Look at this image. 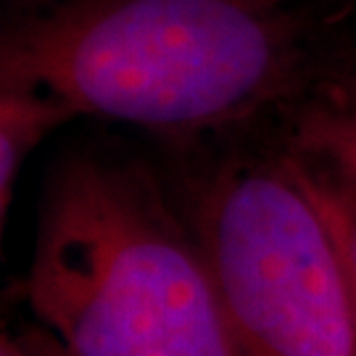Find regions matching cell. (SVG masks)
Here are the masks:
<instances>
[{"instance_id":"obj_6","label":"cell","mask_w":356,"mask_h":356,"mask_svg":"<svg viewBox=\"0 0 356 356\" xmlns=\"http://www.w3.org/2000/svg\"><path fill=\"white\" fill-rule=\"evenodd\" d=\"M0 356H66V351L38 325L24 332H3Z\"/></svg>"},{"instance_id":"obj_4","label":"cell","mask_w":356,"mask_h":356,"mask_svg":"<svg viewBox=\"0 0 356 356\" xmlns=\"http://www.w3.org/2000/svg\"><path fill=\"white\" fill-rule=\"evenodd\" d=\"M280 145L327 216L356 282V72L330 76L285 116Z\"/></svg>"},{"instance_id":"obj_7","label":"cell","mask_w":356,"mask_h":356,"mask_svg":"<svg viewBox=\"0 0 356 356\" xmlns=\"http://www.w3.org/2000/svg\"><path fill=\"white\" fill-rule=\"evenodd\" d=\"M348 275H351V272H348ZM351 280H354V277H351ZM354 288H356V282H354Z\"/></svg>"},{"instance_id":"obj_1","label":"cell","mask_w":356,"mask_h":356,"mask_svg":"<svg viewBox=\"0 0 356 356\" xmlns=\"http://www.w3.org/2000/svg\"><path fill=\"white\" fill-rule=\"evenodd\" d=\"M327 79L285 0H61L0 51V82L177 143L285 119Z\"/></svg>"},{"instance_id":"obj_5","label":"cell","mask_w":356,"mask_h":356,"mask_svg":"<svg viewBox=\"0 0 356 356\" xmlns=\"http://www.w3.org/2000/svg\"><path fill=\"white\" fill-rule=\"evenodd\" d=\"M76 119L61 98L48 90L0 82V216L6 222L16 182L32 151L53 129Z\"/></svg>"},{"instance_id":"obj_2","label":"cell","mask_w":356,"mask_h":356,"mask_svg":"<svg viewBox=\"0 0 356 356\" xmlns=\"http://www.w3.org/2000/svg\"><path fill=\"white\" fill-rule=\"evenodd\" d=\"M22 298L66 356H241L191 219L132 159L53 172Z\"/></svg>"},{"instance_id":"obj_3","label":"cell","mask_w":356,"mask_h":356,"mask_svg":"<svg viewBox=\"0 0 356 356\" xmlns=\"http://www.w3.org/2000/svg\"><path fill=\"white\" fill-rule=\"evenodd\" d=\"M241 356H356V288L282 145L235 151L182 195Z\"/></svg>"}]
</instances>
